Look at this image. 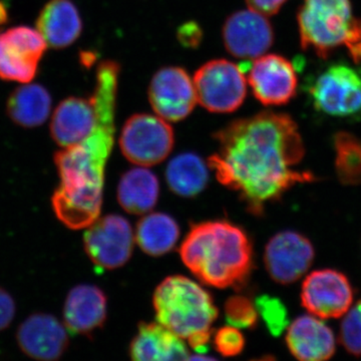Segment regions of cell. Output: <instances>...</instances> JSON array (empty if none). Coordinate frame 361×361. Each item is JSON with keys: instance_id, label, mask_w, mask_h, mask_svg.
Masks as SVG:
<instances>
[{"instance_id": "obj_24", "label": "cell", "mask_w": 361, "mask_h": 361, "mask_svg": "<svg viewBox=\"0 0 361 361\" xmlns=\"http://www.w3.org/2000/svg\"><path fill=\"white\" fill-rule=\"evenodd\" d=\"M180 236V228L171 216L153 213L137 223L135 240L149 256H161L172 250Z\"/></svg>"}, {"instance_id": "obj_34", "label": "cell", "mask_w": 361, "mask_h": 361, "mask_svg": "<svg viewBox=\"0 0 361 361\" xmlns=\"http://www.w3.org/2000/svg\"><path fill=\"white\" fill-rule=\"evenodd\" d=\"M9 21L8 6L4 0H0V28L4 27Z\"/></svg>"}, {"instance_id": "obj_29", "label": "cell", "mask_w": 361, "mask_h": 361, "mask_svg": "<svg viewBox=\"0 0 361 361\" xmlns=\"http://www.w3.org/2000/svg\"><path fill=\"white\" fill-rule=\"evenodd\" d=\"M339 341L348 353L361 356V299L348 310L342 320Z\"/></svg>"}, {"instance_id": "obj_17", "label": "cell", "mask_w": 361, "mask_h": 361, "mask_svg": "<svg viewBox=\"0 0 361 361\" xmlns=\"http://www.w3.org/2000/svg\"><path fill=\"white\" fill-rule=\"evenodd\" d=\"M108 301L104 292L92 284L73 287L63 305V324L73 336H90L106 319Z\"/></svg>"}, {"instance_id": "obj_21", "label": "cell", "mask_w": 361, "mask_h": 361, "mask_svg": "<svg viewBox=\"0 0 361 361\" xmlns=\"http://www.w3.org/2000/svg\"><path fill=\"white\" fill-rule=\"evenodd\" d=\"M133 360L169 361L189 358V350L180 337L160 323H141L130 346Z\"/></svg>"}, {"instance_id": "obj_10", "label": "cell", "mask_w": 361, "mask_h": 361, "mask_svg": "<svg viewBox=\"0 0 361 361\" xmlns=\"http://www.w3.org/2000/svg\"><path fill=\"white\" fill-rule=\"evenodd\" d=\"M85 250L92 262L103 269L122 267L134 250V233L129 221L122 216L97 218L87 227Z\"/></svg>"}, {"instance_id": "obj_4", "label": "cell", "mask_w": 361, "mask_h": 361, "mask_svg": "<svg viewBox=\"0 0 361 361\" xmlns=\"http://www.w3.org/2000/svg\"><path fill=\"white\" fill-rule=\"evenodd\" d=\"M154 308L160 324L199 353L208 349L218 310L210 294L185 276L166 278L154 293Z\"/></svg>"}, {"instance_id": "obj_9", "label": "cell", "mask_w": 361, "mask_h": 361, "mask_svg": "<svg viewBox=\"0 0 361 361\" xmlns=\"http://www.w3.org/2000/svg\"><path fill=\"white\" fill-rule=\"evenodd\" d=\"M47 44L39 30L14 26L0 33V78L28 84L37 77Z\"/></svg>"}, {"instance_id": "obj_11", "label": "cell", "mask_w": 361, "mask_h": 361, "mask_svg": "<svg viewBox=\"0 0 361 361\" xmlns=\"http://www.w3.org/2000/svg\"><path fill=\"white\" fill-rule=\"evenodd\" d=\"M348 278L334 269L311 272L301 287V303L308 312L320 318H339L348 312L353 301Z\"/></svg>"}, {"instance_id": "obj_3", "label": "cell", "mask_w": 361, "mask_h": 361, "mask_svg": "<svg viewBox=\"0 0 361 361\" xmlns=\"http://www.w3.org/2000/svg\"><path fill=\"white\" fill-rule=\"evenodd\" d=\"M180 255L195 276L217 288L242 286L250 274L253 261L246 233L227 221L192 226Z\"/></svg>"}, {"instance_id": "obj_7", "label": "cell", "mask_w": 361, "mask_h": 361, "mask_svg": "<svg viewBox=\"0 0 361 361\" xmlns=\"http://www.w3.org/2000/svg\"><path fill=\"white\" fill-rule=\"evenodd\" d=\"M193 82L197 101L211 113H233L246 97L244 71L227 59H214L202 66L195 73Z\"/></svg>"}, {"instance_id": "obj_27", "label": "cell", "mask_w": 361, "mask_h": 361, "mask_svg": "<svg viewBox=\"0 0 361 361\" xmlns=\"http://www.w3.org/2000/svg\"><path fill=\"white\" fill-rule=\"evenodd\" d=\"M258 315L264 320L273 336L278 337L289 326L288 312L282 301L276 297L261 295L256 298Z\"/></svg>"}, {"instance_id": "obj_30", "label": "cell", "mask_w": 361, "mask_h": 361, "mask_svg": "<svg viewBox=\"0 0 361 361\" xmlns=\"http://www.w3.org/2000/svg\"><path fill=\"white\" fill-rule=\"evenodd\" d=\"M214 345L218 353L226 357H231L240 355L245 345V339L239 329L225 326L216 332L214 337Z\"/></svg>"}, {"instance_id": "obj_1", "label": "cell", "mask_w": 361, "mask_h": 361, "mask_svg": "<svg viewBox=\"0 0 361 361\" xmlns=\"http://www.w3.org/2000/svg\"><path fill=\"white\" fill-rule=\"evenodd\" d=\"M215 139L219 149L209 166L255 215L294 185L316 180L310 172L292 169L302 160L305 149L297 123L286 114L262 111L240 118L217 132Z\"/></svg>"}, {"instance_id": "obj_2", "label": "cell", "mask_w": 361, "mask_h": 361, "mask_svg": "<svg viewBox=\"0 0 361 361\" xmlns=\"http://www.w3.org/2000/svg\"><path fill=\"white\" fill-rule=\"evenodd\" d=\"M116 94L115 78H99L92 96L97 114L94 132L54 155L61 184L52 195L51 206L70 229L89 227L101 214L104 172L115 141Z\"/></svg>"}, {"instance_id": "obj_19", "label": "cell", "mask_w": 361, "mask_h": 361, "mask_svg": "<svg viewBox=\"0 0 361 361\" xmlns=\"http://www.w3.org/2000/svg\"><path fill=\"white\" fill-rule=\"evenodd\" d=\"M286 344L294 357L301 361H324L336 353L334 331L314 316L302 315L287 327Z\"/></svg>"}, {"instance_id": "obj_12", "label": "cell", "mask_w": 361, "mask_h": 361, "mask_svg": "<svg viewBox=\"0 0 361 361\" xmlns=\"http://www.w3.org/2000/svg\"><path fill=\"white\" fill-rule=\"evenodd\" d=\"M149 101L156 115L169 123L185 120L198 103L193 80L178 66L157 71L149 84Z\"/></svg>"}, {"instance_id": "obj_28", "label": "cell", "mask_w": 361, "mask_h": 361, "mask_svg": "<svg viewBox=\"0 0 361 361\" xmlns=\"http://www.w3.org/2000/svg\"><path fill=\"white\" fill-rule=\"evenodd\" d=\"M225 317L227 323L239 329H252L258 322L255 304L247 297L232 296L225 303Z\"/></svg>"}, {"instance_id": "obj_32", "label": "cell", "mask_w": 361, "mask_h": 361, "mask_svg": "<svg viewBox=\"0 0 361 361\" xmlns=\"http://www.w3.org/2000/svg\"><path fill=\"white\" fill-rule=\"evenodd\" d=\"M202 30L200 25L195 23H187L178 30V39L180 44L187 47H196L202 40Z\"/></svg>"}, {"instance_id": "obj_8", "label": "cell", "mask_w": 361, "mask_h": 361, "mask_svg": "<svg viewBox=\"0 0 361 361\" xmlns=\"http://www.w3.org/2000/svg\"><path fill=\"white\" fill-rule=\"evenodd\" d=\"M120 148L128 161L151 167L166 160L174 147V132L159 116L137 114L123 125Z\"/></svg>"}, {"instance_id": "obj_15", "label": "cell", "mask_w": 361, "mask_h": 361, "mask_svg": "<svg viewBox=\"0 0 361 361\" xmlns=\"http://www.w3.org/2000/svg\"><path fill=\"white\" fill-rule=\"evenodd\" d=\"M223 42L231 56L256 59L265 54L274 42V32L266 16L252 9L239 11L226 20Z\"/></svg>"}, {"instance_id": "obj_22", "label": "cell", "mask_w": 361, "mask_h": 361, "mask_svg": "<svg viewBox=\"0 0 361 361\" xmlns=\"http://www.w3.org/2000/svg\"><path fill=\"white\" fill-rule=\"evenodd\" d=\"M51 106V96L47 87L28 82L11 92L7 99L6 113L16 125L32 129L47 122Z\"/></svg>"}, {"instance_id": "obj_16", "label": "cell", "mask_w": 361, "mask_h": 361, "mask_svg": "<svg viewBox=\"0 0 361 361\" xmlns=\"http://www.w3.org/2000/svg\"><path fill=\"white\" fill-rule=\"evenodd\" d=\"M16 341L25 355L42 361L59 360L70 344L65 324L47 313L28 316L18 327Z\"/></svg>"}, {"instance_id": "obj_26", "label": "cell", "mask_w": 361, "mask_h": 361, "mask_svg": "<svg viewBox=\"0 0 361 361\" xmlns=\"http://www.w3.org/2000/svg\"><path fill=\"white\" fill-rule=\"evenodd\" d=\"M336 169L341 184L361 185V139L348 132L337 133L334 137Z\"/></svg>"}, {"instance_id": "obj_23", "label": "cell", "mask_w": 361, "mask_h": 361, "mask_svg": "<svg viewBox=\"0 0 361 361\" xmlns=\"http://www.w3.org/2000/svg\"><path fill=\"white\" fill-rule=\"evenodd\" d=\"M160 186L157 176L144 167L128 171L118 187V200L123 210L135 215L149 212L158 202Z\"/></svg>"}, {"instance_id": "obj_13", "label": "cell", "mask_w": 361, "mask_h": 361, "mask_svg": "<svg viewBox=\"0 0 361 361\" xmlns=\"http://www.w3.org/2000/svg\"><path fill=\"white\" fill-rule=\"evenodd\" d=\"M248 82L261 104L283 106L295 97L298 78L289 59L278 54H263L252 63Z\"/></svg>"}, {"instance_id": "obj_31", "label": "cell", "mask_w": 361, "mask_h": 361, "mask_svg": "<svg viewBox=\"0 0 361 361\" xmlns=\"http://www.w3.org/2000/svg\"><path fill=\"white\" fill-rule=\"evenodd\" d=\"M16 310L13 296L0 287V332L6 329L13 322Z\"/></svg>"}, {"instance_id": "obj_14", "label": "cell", "mask_w": 361, "mask_h": 361, "mask_svg": "<svg viewBox=\"0 0 361 361\" xmlns=\"http://www.w3.org/2000/svg\"><path fill=\"white\" fill-rule=\"evenodd\" d=\"M314 256V247L302 234L294 231L280 232L266 245V270L277 283H294L310 269Z\"/></svg>"}, {"instance_id": "obj_25", "label": "cell", "mask_w": 361, "mask_h": 361, "mask_svg": "<svg viewBox=\"0 0 361 361\" xmlns=\"http://www.w3.org/2000/svg\"><path fill=\"white\" fill-rule=\"evenodd\" d=\"M166 179L170 189L182 197H193L203 191L208 183V169L200 157L180 154L169 163Z\"/></svg>"}, {"instance_id": "obj_33", "label": "cell", "mask_w": 361, "mask_h": 361, "mask_svg": "<svg viewBox=\"0 0 361 361\" xmlns=\"http://www.w3.org/2000/svg\"><path fill=\"white\" fill-rule=\"evenodd\" d=\"M286 1L287 0H246L249 8L266 16L276 14Z\"/></svg>"}, {"instance_id": "obj_18", "label": "cell", "mask_w": 361, "mask_h": 361, "mask_svg": "<svg viewBox=\"0 0 361 361\" xmlns=\"http://www.w3.org/2000/svg\"><path fill=\"white\" fill-rule=\"evenodd\" d=\"M97 114L94 99L68 97L59 104L51 118L52 140L61 148L84 141L96 128Z\"/></svg>"}, {"instance_id": "obj_5", "label": "cell", "mask_w": 361, "mask_h": 361, "mask_svg": "<svg viewBox=\"0 0 361 361\" xmlns=\"http://www.w3.org/2000/svg\"><path fill=\"white\" fill-rule=\"evenodd\" d=\"M297 21L304 51L325 59L346 49L353 61L361 63V20L350 0H303Z\"/></svg>"}, {"instance_id": "obj_20", "label": "cell", "mask_w": 361, "mask_h": 361, "mask_svg": "<svg viewBox=\"0 0 361 361\" xmlns=\"http://www.w3.org/2000/svg\"><path fill=\"white\" fill-rule=\"evenodd\" d=\"M37 27L47 45L63 49L80 39L84 23L71 0H49L40 11Z\"/></svg>"}, {"instance_id": "obj_6", "label": "cell", "mask_w": 361, "mask_h": 361, "mask_svg": "<svg viewBox=\"0 0 361 361\" xmlns=\"http://www.w3.org/2000/svg\"><path fill=\"white\" fill-rule=\"evenodd\" d=\"M311 103L323 115L342 120L361 118V73L345 63H331L307 85Z\"/></svg>"}]
</instances>
